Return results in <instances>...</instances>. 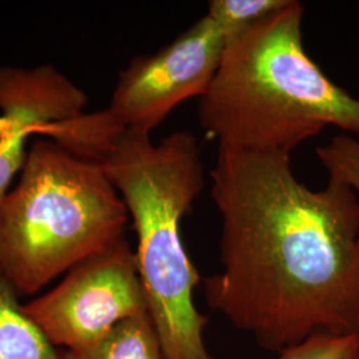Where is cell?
<instances>
[{
    "instance_id": "cell-2",
    "label": "cell",
    "mask_w": 359,
    "mask_h": 359,
    "mask_svg": "<svg viewBox=\"0 0 359 359\" xmlns=\"http://www.w3.org/2000/svg\"><path fill=\"white\" fill-rule=\"evenodd\" d=\"M304 6L231 38L215 80L198 99V120L218 147L290 154L327 127L359 135V96L337 86L305 50Z\"/></svg>"
},
{
    "instance_id": "cell-10",
    "label": "cell",
    "mask_w": 359,
    "mask_h": 359,
    "mask_svg": "<svg viewBox=\"0 0 359 359\" xmlns=\"http://www.w3.org/2000/svg\"><path fill=\"white\" fill-rule=\"evenodd\" d=\"M292 0H212L206 15L226 35L228 41L248 27L289 6Z\"/></svg>"
},
{
    "instance_id": "cell-12",
    "label": "cell",
    "mask_w": 359,
    "mask_h": 359,
    "mask_svg": "<svg viewBox=\"0 0 359 359\" xmlns=\"http://www.w3.org/2000/svg\"><path fill=\"white\" fill-rule=\"evenodd\" d=\"M277 359H359V337L316 334L280 351Z\"/></svg>"
},
{
    "instance_id": "cell-13",
    "label": "cell",
    "mask_w": 359,
    "mask_h": 359,
    "mask_svg": "<svg viewBox=\"0 0 359 359\" xmlns=\"http://www.w3.org/2000/svg\"><path fill=\"white\" fill-rule=\"evenodd\" d=\"M3 128H4V120H3V117L0 116V135L3 133Z\"/></svg>"
},
{
    "instance_id": "cell-8",
    "label": "cell",
    "mask_w": 359,
    "mask_h": 359,
    "mask_svg": "<svg viewBox=\"0 0 359 359\" xmlns=\"http://www.w3.org/2000/svg\"><path fill=\"white\" fill-rule=\"evenodd\" d=\"M19 298L0 268V359H57L59 350L27 316Z\"/></svg>"
},
{
    "instance_id": "cell-11",
    "label": "cell",
    "mask_w": 359,
    "mask_h": 359,
    "mask_svg": "<svg viewBox=\"0 0 359 359\" xmlns=\"http://www.w3.org/2000/svg\"><path fill=\"white\" fill-rule=\"evenodd\" d=\"M317 157L327 170L329 179L348 187L359 201V140L341 133L327 144L317 148Z\"/></svg>"
},
{
    "instance_id": "cell-7",
    "label": "cell",
    "mask_w": 359,
    "mask_h": 359,
    "mask_svg": "<svg viewBox=\"0 0 359 359\" xmlns=\"http://www.w3.org/2000/svg\"><path fill=\"white\" fill-rule=\"evenodd\" d=\"M87 95L53 65H0V200L26 163L27 139L86 112Z\"/></svg>"
},
{
    "instance_id": "cell-5",
    "label": "cell",
    "mask_w": 359,
    "mask_h": 359,
    "mask_svg": "<svg viewBox=\"0 0 359 359\" xmlns=\"http://www.w3.org/2000/svg\"><path fill=\"white\" fill-rule=\"evenodd\" d=\"M23 309L57 350L102 339L121 322L148 313L136 252L123 237L79 262Z\"/></svg>"
},
{
    "instance_id": "cell-9",
    "label": "cell",
    "mask_w": 359,
    "mask_h": 359,
    "mask_svg": "<svg viewBox=\"0 0 359 359\" xmlns=\"http://www.w3.org/2000/svg\"><path fill=\"white\" fill-rule=\"evenodd\" d=\"M57 359H165L148 313L117 325L87 346L59 350Z\"/></svg>"
},
{
    "instance_id": "cell-1",
    "label": "cell",
    "mask_w": 359,
    "mask_h": 359,
    "mask_svg": "<svg viewBox=\"0 0 359 359\" xmlns=\"http://www.w3.org/2000/svg\"><path fill=\"white\" fill-rule=\"evenodd\" d=\"M210 194L221 270L208 306L280 353L316 334L359 337V201L345 184L310 189L290 154L218 147Z\"/></svg>"
},
{
    "instance_id": "cell-4",
    "label": "cell",
    "mask_w": 359,
    "mask_h": 359,
    "mask_svg": "<svg viewBox=\"0 0 359 359\" xmlns=\"http://www.w3.org/2000/svg\"><path fill=\"white\" fill-rule=\"evenodd\" d=\"M128 219L97 163L39 139L19 182L0 200V268L20 297L35 295L126 237Z\"/></svg>"
},
{
    "instance_id": "cell-3",
    "label": "cell",
    "mask_w": 359,
    "mask_h": 359,
    "mask_svg": "<svg viewBox=\"0 0 359 359\" xmlns=\"http://www.w3.org/2000/svg\"><path fill=\"white\" fill-rule=\"evenodd\" d=\"M127 206L137 237V268L165 359H215L206 347L208 320L196 306L201 283L181 222L204 189L196 136L179 130L160 142L124 130L96 161Z\"/></svg>"
},
{
    "instance_id": "cell-6",
    "label": "cell",
    "mask_w": 359,
    "mask_h": 359,
    "mask_svg": "<svg viewBox=\"0 0 359 359\" xmlns=\"http://www.w3.org/2000/svg\"><path fill=\"white\" fill-rule=\"evenodd\" d=\"M228 38L208 15L170 44L124 68L100 114L117 130L151 135L181 103L201 97L217 74Z\"/></svg>"
}]
</instances>
